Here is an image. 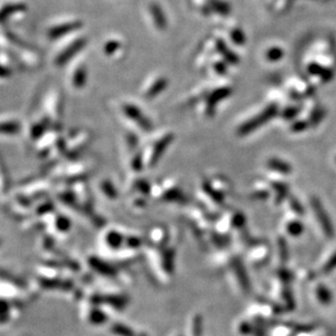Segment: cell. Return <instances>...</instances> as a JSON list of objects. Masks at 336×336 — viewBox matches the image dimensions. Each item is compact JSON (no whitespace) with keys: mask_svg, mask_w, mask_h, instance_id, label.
I'll return each instance as SVG.
<instances>
[{"mask_svg":"<svg viewBox=\"0 0 336 336\" xmlns=\"http://www.w3.org/2000/svg\"><path fill=\"white\" fill-rule=\"evenodd\" d=\"M111 331L117 336H136L129 326H125L121 323H114L111 327Z\"/></svg>","mask_w":336,"mask_h":336,"instance_id":"6da1fadb","label":"cell"},{"mask_svg":"<svg viewBox=\"0 0 336 336\" xmlns=\"http://www.w3.org/2000/svg\"><path fill=\"white\" fill-rule=\"evenodd\" d=\"M90 322L92 324H103L107 321V316L99 309H94L90 312Z\"/></svg>","mask_w":336,"mask_h":336,"instance_id":"7a4b0ae2","label":"cell"},{"mask_svg":"<svg viewBox=\"0 0 336 336\" xmlns=\"http://www.w3.org/2000/svg\"><path fill=\"white\" fill-rule=\"evenodd\" d=\"M10 307L7 301L0 300V323H5L9 319Z\"/></svg>","mask_w":336,"mask_h":336,"instance_id":"3957f363","label":"cell"},{"mask_svg":"<svg viewBox=\"0 0 336 336\" xmlns=\"http://www.w3.org/2000/svg\"><path fill=\"white\" fill-rule=\"evenodd\" d=\"M201 332H202V319L197 316L193 320V336H201Z\"/></svg>","mask_w":336,"mask_h":336,"instance_id":"277c9868","label":"cell"},{"mask_svg":"<svg viewBox=\"0 0 336 336\" xmlns=\"http://www.w3.org/2000/svg\"><path fill=\"white\" fill-rule=\"evenodd\" d=\"M143 336H145V335H143Z\"/></svg>","mask_w":336,"mask_h":336,"instance_id":"5b68a950","label":"cell"}]
</instances>
